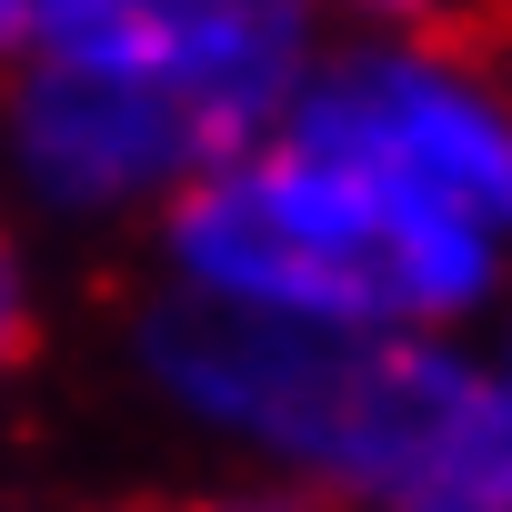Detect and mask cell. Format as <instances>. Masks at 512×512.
<instances>
[{"label":"cell","mask_w":512,"mask_h":512,"mask_svg":"<svg viewBox=\"0 0 512 512\" xmlns=\"http://www.w3.org/2000/svg\"><path fill=\"white\" fill-rule=\"evenodd\" d=\"M482 372H492V392H502V422H512V302L492 312V342H482Z\"/></svg>","instance_id":"8"},{"label":"cell","mask_w":512,"mask_h":512,"mask_svg":"<svg viewBox=\"0 0 512 512\" xmlns=\"http://www.w3.org/2000/svg\"><path fill=\"white\" fill-rule=\"evenodd\" d=\"M151 262L181 302L372 342H472L512 302L502 241L292 131L181 191L151 221Z\"/></svg>","instance_id":"2"},{"label":"cell","mask_w":512,"mask_h":512,"mask_svg":"<svg viewBox=\"0 0 512 512\" xmlns=\"http://www.w3.org/2000/svg\"><path fill=\"white\" fill-rule=\"evenodd\" d=\"M201 512H282V502H201Z\"/></svg>","instance_id":"9"},{"label":"cell","mask_w":512,"mask_h":512,"mask_svg":"<svg viewBox=\"0 0 512 512\" xmlns=\"http://www.w3.org/2000/svg\"><path fill=\"white\" fill-rule=\"evenodd\" d=\"M292 141L382 171L392 191L472 221L512 251V71L472 41H322L292 111Z\"/></svg>","instance_id":"4"},{"label":"cell","mask_w":512,"mask_h":512,"mask_svg":"<svg viewBox=\"0 0 512 512\" xmlns=\"http://www.w3.org/2000/svg\"><path fill=\"white\" fill-rule=\"evenodd\" d=\"M211 11H231V0H0V71L151 41V31H181V21H211Z\"/></svg>","instance_id":"5"},{"label":"cell","mask_w":512,"mask_h":512,"mask_svg":"<svg viewBox=\"0 0 512 512\" xmlns=\"http://www.w3.org/2000/svg\"><path fill=\"white\" fill-rule=\"evenodd\" d=\"M41 342V262L21 251V231L0 221V382H11Z\"/></svg>","instance_id":"7"},{"label":"cell","mask_w":512,"mask_h":512,"mask_svg":"<svg viewBox=\"0 0 512 512\" xmlns=\"http://www.w3.org/2000/svg\"><path fill=\"white\" fill-rule=\"evenodd\" d=\"M141 392L262 472L282 512H512V422L482 342H372L141 292Z\"/></svg>","instance_id":"1"},{"label":"cell","mask_w":512,"mask_h":512,"mask_svg":"<svg viewBox=\"0 0 512 512\" xmlns=\"http://www.w3.org/2000/svg\"><path fill=\"white\" fill-rule=\"evenodd\" d=\"M312 51L302 0H231L151 41L0 71V171L51 221H161L282 131Z\"/></svg>","instance_id":"3"},{"label":"cell","mask_w":512,"mask_h":512,"mask_svg":"<svg viewBox=\"0 0 512 512\" xmlns=\"http://www.w3.org/2000/svg\"><path fill=\"white\" fill-rule=\"evenodd\" d=\"M322 41H472L512 11V0H302Z\"/></svg>","instance_id":"6"}]
</instances>
